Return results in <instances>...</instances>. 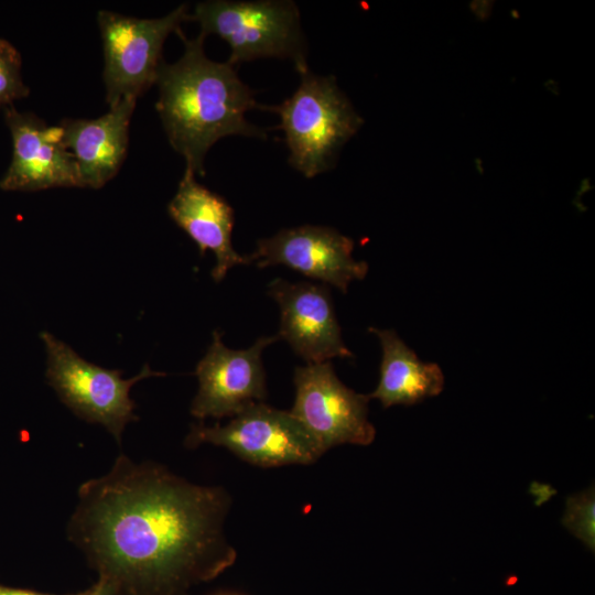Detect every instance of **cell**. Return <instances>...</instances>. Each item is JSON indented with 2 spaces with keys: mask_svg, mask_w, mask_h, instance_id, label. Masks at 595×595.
Wrapping results in <instances>:
<instances>
[{
  "mask_svg": "<svg viewBox=\"0 0 595 595\" xmlns=\"http://www.w3.org/2000/svg\"><path fill=\"white\" fill-rule=\"evenodd\" d=\"M229 507L221 487L120 455L109 473L79 487L68 537L109 573L165 586L234 562L224 532Z\"/></svg>",
  "mask_w": 595,
  "mask_h": 595,
  "instance_id": "obj_1",
  "label": "cell"
},
{
  "mask_svg": "<svg viewBox=\"0 0 595 595\" xmlns=\"http://www.w3.org/2000/svg\"><path fill=\"white\" fill-rule=\"evenodd\" d=\"M183 55L173 64L163 62L155 84L156 110L172 148L195 174L204 175V160L219 139L244 136L266 139L263 128L249 122L246 113L263 109L253 90L228 62L209 60L203 34L187 39L181 29Z\"/></svg>",
  "mask_w": 595,
  "mask_h": 595,
  "instance_id": "obj_2",
  "label": "cell"
},
{
  "mask_svg": "<svg viewBox=\"0 0 595 595\" xmlns=\"http://www.w3.org/2000/svg\"><path fill=\"white\" fill-rule=\"evenodd\" d=\"M296 90L282 104L264 106L277 113L289 149V164L312 178L331 170L343 145L358 131L363 119L334 76L309 68L299 73Z\"/></svg>",
  "mask_w": 595,
  "mask_h": 595,
  "instance_id": "obj_3",
  "label": "cell"
},
{
  "mask_svg": "<svg viewBox=\"0 0 595 595\" xmlns=\"http://www.w3.org/2000/svg\"><path fill=\"white\" fill-rule=\"evenodd\" d=\"M191 20L205 37L215 34L229 48L236 66L257 58L290 60L296 72L307 67L306 41L298 6L290 0H208L195 6Z\"/></svg>",
  "mask_w": 595,
  "mask_h": 595,
  "instance_id": "obj_4",
  "label": "cell"
},
{
  "mask_svg": "<svg viewBox=\"0 0 595 595\" xmlns=\"http://www.w3.org/2000/svg\"><path fill=\"white\" fill-rule=\"evenodd\" d=\"M47 353L46 378L62 402L76 415L104 425L120 442L126 425L136 421V403L130 389L138 381L164 376L148 365L134 377L122 379L121 370L88 363L51 333L41 334Z\"/></svg>",
  "mask_w": 595,
  "mask_h": 595,
  "instance_id": "obj_5",
  "label": "cell"
},
{
  "mask_svg": "<svg viewBox=\"0 0 595 595\" xmlns=\"http://www.w3.org/2000/svg\"><path fill=\"white\" fill-rule=\"evenodd\" d=\"M191 20L187 4L158 19H139L101 10L97 22L102 40V79L110 107L123 98H138L156 82L163 44L172 32Z\"/></svg>",
  "mask_w": 595,
  "mask_h": 595,
  "instance_id": "obj_6",
  "label": "cell"
},
{
  "mask_svg": "<svg viewBox=\"0 0 595 595\" xmlns=\"http://www.w3.org/2000/svg\"><path fill=\"white\" fill-rule=\"evenodd\" d=\"M203 443L223 446L259 467L309 465L324 454L290 411L263 402L250 404L225 425H193L185 445L193 448Z\"/></svg>",
  "mask_w": 595,
  "mask_h": 595,
  "instance_id": "obj_7",
  "label": "cell"
},
{
  "mask_svg": "<svg viewBox=\"0 0 595 595\" xmlns=\"http://www.w3.org/2000/svg\"><path fill=\"white\" fill-rule=\"evenodd\" d=\"M295 400L290 411L323 453L339 444L369 445L376 436L368 420V394L357 393L336 376L329 361L294 371Z\"/></svg>",
  "mask_w": 595,
  "mask_h": 595,
  "instance_id": "obj_8",
  "label": "cell"
},
{
  "mask_svg": "<svg viewBox=\"0 0 595 595\" xmlns=\"http://www.w3.org/2000/svg\"><path fill=\"white\" fill-rule=\"evenodd\" d=\"M278 338L261 337L248 349L236 350L226 347L220 334L214 332L212 345L196 366L198 391L191 414L199 420L235 416L250 404L262 402L267 389L261 354Z\"/></svg>",
  "mask_w": 595,
  "mask_h": 595,
  "instance_id": "obj_9",
  "label": "cell"
},
{
  "mask_svg": "<svg viewBox=\"0 0 595 595\" xmlns=\"http://www.w3.org/2000/svg\"><path fill=\"white\" fill-rule=\"evenodd\" d=\"M353 249L354 241L334 228L303 225L258 240L248 258L258 268L286 266L346 293L350 282L363 280L368 272L365 261L353 258Z\"/></svg>",
  "mask_w": 595,
  "mask_h": 595,
  "instance_id": "obj_10",
  "label": "cell"
},
{
  "mask_svg": "<svg viewBox=\"0 0 595 595\" xmlns=\"http://www.w3.org/2000/svg\"><path fill=\"white\" fill-rule=\"evenodd\" d=\"M12 134L10 166L0 182L6 191H39L52 187H82L76 163L65 148L58 126H47L31 112L6 108Z\"/></svg>",
  "mask_w": 595,
  "mask_h": 595,
  "instance_id": "obj_11",
  "label": "cell"
},
{
  "mask_svg": "<svg viewBox=\"0 0 595 595\" xmlns=\"http://www.w3.org/2000/svg\"><path fill=\"white\" fill-rule=\"evenodd\" d=\"M268 293L281 311L278 337L285 339L307 364L354 356L343 342L333 301L324 284L291 283L278 278L269 284Z\"/></svg>",
  "mask_w": 595,
  "mask_h": 595,
  "instance_id": "obj_12",
  "label": "cell"
},
{
  "mask_svg": "<svg viewBox=\"0 0 595 595\" xmlns=\"http://www.w3.org/2000/svg\"><path fill=\"white\" fill-rule=\"evenodd\" d=\"M172 220L197 245L201 255L210 250L216 257L212 277L216 282L238 264L250 263L248 256L232 247L234 209L220 195L212 192L185 167L174 197L167 205Z\"/></svg>",
  "mask_w": 595,
  "mask_h": 595,
  "instance_id": "obj_13",
  "label": "cell"
},
{
  "mask_svg": "<svg viewBox=\"0 0 595 595\" xmlns=\"http://www.w3.org/2000/svg\"><path fill=\"white\" fill-rule=\"evenodd\" d=\"M136 98H123L96 119H63V142L73 156L82 187L98 190L121 167L129 143Z\"/></svg>",
  "mask_w": 595,
  "mask_h": 595,
  "instance_id": "obj_14",
  "label": "cell"
},
{
  "mask_svg": "<svg viewBox=\"0 0 595 595\" xmlns=\"http://www.w3.org/2000/svg\"><path fill=\"white\" fill-rule=\"evenodd\" d=\"M380 340L382 358L379 382L369 398L383 408L412 405L437 396L444 387V376L437 364L423 363L392 329L370 327Z\"/></svg>",
  "mask_w": 595,
  "mask_h": 595,
  "instance_id": "obj_15",
  "label": "cell"
},
{
  "mask_svg": "<svg viewBox=\"0 0 595 595\" xmlns=\"http://www.w3.org/2000/svg\"><path fill=\"white\" fill-rule=\"evenodd\" d=\"M595 498L593 487L566 499L563 524L592 551L595 545Z\"/></svg>",
  "mask_w": 595,
  "mask_h": 595,
  "instance_id": "obj_16",
  "label": "cell"
},
{
  "mask_svg": "<svg viewBox=\"0 0 595 595\" xmlns=\"http://www.w3.org/2000/svg\"><path fill=\"white\" fill-rule=\"evenodd\" d=\"M29 88L21 76V56L7 40L0 39V105L11 106L12 101L29 95Z\"/></svg>",
  "mask_w": 595,
  "mask_h": 595,
  "instance_id": "obj_17",
  "label": "cell"
},
{
  "mask_svg": "<svg viewBox=\"0 0 595 595\" xmlns=\"http://www.w3.org/2000/svg\"><path fill=\"white\" fill-rule=\"evenodd\" d=\"M0 595H47V594H40V593H34V592L24 591V589H17V588H9V587L0 586Z\"/></svg>",
  "mask_w": 595,
  "mask_h": 595,
  "instance_id": "obj_18",
  "label": "cell"
},
{
  "mask_svg": "<svg viewBox=\"0 0 595 595\" xmlns=\"http://www.w3.org/2000/svg\"><path fill=\"white\" fill-rule=\"evenodd\" d=\"M111 589H112L111 586H109L106 583H101L93 592L84 594V595H112Z\"/></svg>",
  "mask_w": 595,
  "mask_h": 595,
  "instance_id": "obj_19",
  "label": "cell"
}]
</instances>
